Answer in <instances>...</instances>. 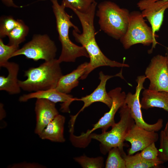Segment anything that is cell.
<instances>
[{"label":"cell","mask_w":168,"mask_h":168,"mask_svg":"<svg viewBox=\"0 0 168 168\" xmlns=\"http://www.w3.org/2000/svg\"><path fill=\"white\" fill-rule=\"evenodd\" d=\"M146 78L145 75L137 77L136 80L137 85L136 87L135 93L133 94L129 92L126 95L125 103L137 125L150 131L157 132L163 127V119H159L155 123L150 124L144 120L142 116L139 96L141 90L145 89L143 87V83Z\"/></svg>","instance_id":"8"},{"label":"cell","mask_w":168,"mask_h":168,"mask_svg":"<svg viewBox=\"0 0 168 168\" xmlns=\"http://www.w3.org/2000/svg\"><path fill=\"white\" fill-rule=\"evenodd\" d=\"M42 166L38 165V164H29V163H21V164H15L13 165L12 167H42Z\"/></svg>","instance_id":"29"},{"label":"cell","mask_w":168,"mask_h":168,"mask_svg":"<svg viewBox=\"0 0 168 168\" xmlns=\"http://www.w3.org/2000/svg\"><path fill=\"white\" fill-rule=\"evenodd\" d=\"M165 135L168 139V121L166 124L165 128L163 130Z\"/></svg>","instance_id":"31"},{"label":"cell","mask_w":168,"mask_h":168,"mask_svg":"<svg viewBox=\"0 0 168 168\" xmlns=\"http://www.w3.org/2000/svg\"><path fill=\"white\" fill-rule=\"evenodd\" d=\"M72 7L81 12H85L95 2V0H66Z\"/></svg>","instance_id":"28"},{"label":"cell","mask_w":168,"mask_h":168,"mask_svg":"<svg viewBox=\"0 0 168 168\" xmlns=\"http://www.w3.org/2000/svg\"><path fill=\"white\" fill-rule=\"evenodd\" d=\"M97 8L96 15L99 19L100 29L113 38L120 40L127 29L130 13L129 11L109 1L101 2Z\"/></svg>","instance_id":"4"},{"label":"cell","mask_w":168,"mask_h":168,"mask_svg":"<svg viewBox=\"0 0 168 168\" xmlns=\"http://www.w3.org/2000/svg\"><path fill=\"white\" fill-rule=\"evenodd\" d=\"M65 119L63 116L58 114L38 135L40 138L55 142H64L65 140L64 136Z\"/></svg>","instance_id":"18"},{"label":"cell","mask_w":168,"mask_h":168,"mask_svg":"<svg viewBox=\"0 0 168 168\" xmlns=\"http://www.w3.org/2000/svg\"><path fill=\"white\" fill-rule=\"evenodd\" d=\"M158 150V158L164 162L168 161V139L163 130L160 135V146Z\"/></svg>","instance_id":"27"},{"label":"cell","mask_w":168,"mask_h":168,"mask_svg":"<svg viewBox=\"0 0 168 168\" xmlns=\"http://www.w3.org/2000/svg\"><path fill=\"white\" fill-rule=\"evenodd\" d=\"M120 109V120L111 127L110 131L99 134L92 133L90 135L91 141L93 139L100 142V150L104 155L113 147H118L120 149H123L125 137L135 124L126 103Z\"/></svg>","instance_id":"5"},{"label":"cell","mask_w":168,"mask_h":168,"mask_svg":"<svg viewBox=\"0 0 168 168\" xmlns=\"http://www.w3.org/2000/svg\"><path fill=\"white\" fill-rule=\"evenodd\" d=\"M142 95L140 101L142 108L148 110L159 108L168 112V92L154 91L145 89Z\"/></svg>","instance_id":"17"},{"label":"cell","mask_w":168,"mask_h":168,"mask_svg":"<svg viewBox=\"0 0 168 168\" xmlns=\"http://www.w3.org/2000/svg\"><path fill=\"white\" fill-rule=\"evenodd\" d=\"M145 76L150 82L148 89L154 91L168 92V58L158 54L151 59Z\"/></svg>","instance_id":"9"},{"label":"cell","mask_w":168,"mask_h":168,"mask_svg":"<svg viewBox=\"0 0 168 168\" xmlns=\"http://www.w3.org/2000/svg\"><path fill=\"white\" fill-rule=\"evenodd\" d=\"M166 56H167V57H168V54H167Z\"/></svg>","instance_id":"32"},{"label":"cell","mask_w":168,"mask_h":168,"mask_svg":"<svg viewBox=\"0 0 168 168\" xmlns=\"http://www.w3.org/2000/svg\"><path fill=\"white\" fill-rule=\"evenodd\" d=\"M18 46L5 44L2 38H0V66L3 67L12 57V54L19 49Z\"/></svg>","instance_id":"25"},{"label":"cell","mask_w":168,"mask_h":168,"mask_svg":"<svg viewBox=\"0 0 168 168\" xmlns=\"http://www.w3.org/2000/svg\"><path fill=\"white\" fill-rule=\"evenodd\" d=\"M64 2L66 7L72 10L80 21L82 28V32L81 33L73 29L72 34L76 41L85 48L90 59L86 72L80 79H85L93 70L100 67H129V66L127 64L108 58L102 52L97 43L94 25L97 2H94L87 11L83 12L71 7L66 0H64Z\"/></svg>","instance_id":"1"},{"label":"cell","mask_w":168,"mask_h":168,"mask_svg":"<svg viewBox=\"0 0 168 168\" xmlns=\"http://www.w3.org/2000/svg\"><path fill=\"white\" fill-rule=\"evenodd\" d=\"M18 19L16 20L11 16H4L0 19V37L2 38L8 36L11 31L18 24Z\"/></svg>","instance_id":"24"},{"label":"cell","mask_w":168,"mask_h":168,"mask_svg":"<svg viewBox=\"0 0 168 168\" xmlns=\"http://www.w3.org/2000/svg\"><path fill=\"white\" fill-rule=\"evenodd\" d=\"M141 12L133 11L130 13L127 31L120 39L125 49L138 44L147 46L152 44V49L157 43L151 27L148 26Z\"/></svg>","instance_id":"6"},{"label":"cell","mask_w":168,"mask_h":168,"mask_svg":"<svg viewBox=\"0 0 168 168\" xmlns=\"http://www.w3.org/2000/svg\"><path fill=\"white\" fill-rule=\"evenodd\" d=\"M57 51L54 41L48 35L36 34L31 40L15 52L12 57L23 55L26 58L35 61L42 59L47 61L55 58Z\"/></svg>","instance_id":"7"},{"label":"cell","mask_w":168,"mask_h":168,"mask_svg":"<svg viewBox=\"0 0 168 168\" xmlns=\"http://www.w3.org/2000/svg\"><path fill=\"white\" fill-rule=\"evenodd\" d=\"M2 2L6 6L14 8L21 7L14 2L13 0H1Z\"/></svg>","instance_id":"30"},{"label":"cell","mask_w":168,"mask_h":168,"mask_svg":"<svg viewBox=\"0 0 168 168\" xmlns=\"http://www.w3.org/2000/svg\"><path fill=\"white\" fill-rule=\"evenodd\" d=\"M3 67L7 69L8 75L6 77L0 76V90L5 91L12 95L19 93L21 88L17 79L19 65L15 62H8Z\"/></svg>","instance_id":"16"},{"label":"cell","mask_w":168,"mask_h":168,"mask_svg":"<svg viewBox=\"0 0 168 168\" xmlns=\"http://www.w3.org/2000/svg\"><path fill=\"white\" fill-rule=\"evenodd\" d=\"M74 159L83 168H101L103 166L104 159L102 156L94 158L83 155L75 157Z\"/></svg>","instance_id":"23"},{"label":"cell","mask_w":168,"mask_h":168,"mask_svg":"<svg viewBox=\"0 0 168 168\" xmlns=\"http://www.w3.org/2000/svg\"><path fill=\"white\" fill-rule=\"evenodd\" d=\"M121 87H118L108 93L112 100V105L109 110L105 113L98 122L93 125L91 129H88L84 133L85 137H89L91 134L98 129H101L102 132H105L115 124V115L118 110L125 104L126 94L124 91L121 92Z\"/></svg>","instance_id":"12"},{"label":"cell","mask_w":168,"mask_h":168,"mask_svg":"<svg viewBox=\"0 0 168 168\" xmlns=\"http://www.w3.org/2000/svg\"><path fill=\"white\" fill-rule=\"evenodd\" d=\"M58 59L45 61L36 68H31L25 72L27 79L19 80L21 89L25 91L35 92L56 88L63 75Z\"/></svg>","instance_id":"3"},{"label":"cell","mask_w":168,"mask_h":168,"mask_svg":"<svg viewBox=\"0 0 168 168\" xmlns=\"http://www.w3.org/2000/svg\"><path fill=\"white\" fill-rule=\"evenodd\" d=\"M52 3V8L54 15L56 29L58 35V39L62 46L60 55L58 59L61 63L62 62H75L80 57L89 58V55L85 48L73 43L70 40L69 30L73 27L77 32H81L76 26L71 21L72 16L65 11V2L63 0L61 4L58 0H50Z\"/></svg>","instance_id":"2"},{"label":"cell","mask_w":168,"mask_h":168,"mask_svg":"<svg viewBox=\"0 0 168 168\" xmlns=\"http://www.w3.org/2000/svg\"><path fill=\"white\" fill-rule=\"evenodd\" d=\"M35 111L36 125L35 132L38 135L59 114L55 103L44 99H37Z\"/></svg>","instance_id":"15"},{"label":"cell","mask_w":168,"mask_h":168,"mask_svg":"<svg viewBox=\"0 0 168 168\" xmlns=\"http://www.w3.org/2000/svg\"><path fill=\"white\" fill-rule=\"evenodd\" d=\"M158 138V134L156 132L147 130L134 124L125 139L131 144V147L128 151V155H133L142 150L152 143L156 142Z\"/></svg>","instance_id":"13"},{"label":"cell","mask_w":168,"mask_h":168,"mask_svg":"<svg viewBox=\"0 0 168 168\" xmlns=\"http://www.w3.org/2000/svg\"><path fill=\"white\" fill-rule=\"evenodd\" d=\"M88 63L86 62L81 64L70 73L62 75L56 88L61 92L68 94L70 93L73 88L78 85L79 80L86 72Z\"/></svg>","instance_id":"19"},{"label":"cell","mask_w":168,"mask_h":168,"mask_svg":"<svg viewBox=\"0 0 168 168\" xmlns=\"http://www.w3.org/2000/svg\"><path fill=\"white\" fill-rule=\"evenodd\" d=\"M123 149L118 147L110 149L106 161V168H126L125 161L122 155Z\"/></svg>","instance_id":"22"},{"label":"cell","mask_w":168,"mask_h":168,"mask_svg":"<svg viewBox=\"0 0 168 168\" xmlns=\"http://www.w3.org/2000/svg\"><path fill=\"white\" fill-rule=\"evenodd\" d=\"M122 155L125 161L126 168H157L164 163L162 161L150 162L145 161L141 157L140 153L134 155H126L123 151Z\"/></svg>","instance_id":"20"},{"label":"cell","mask_w":168,"mask_h":168,"mask_svg":"<svg viewBox=\"0 0 168 168\" xmlns=\"http://www.w3.org/2000/svg\"><path fill=\"white\" fill-rule=\"evenodd\" d=\"M119 77L124 78L122 74V71L114 75H105L102 71L99 73V79L100 82L97 88L91 94L82 97L81 98H75L74 101L79 100L83 102V105L78 112L74 115L71 116V124L74 125L76 119L79 114L86 108L94 103L101 102L105 104L109 108L112 105V100L111 98L106 92L105 86L107 81L109 79L114 77Z\"/></svg>","instance_id":"11"},{"label":"cell","mask_w":168,"mask_h":168,"mask_svg":"<svg viewBox=\"0 0 168 168\" xmlns=\"http://www.w3.org/2000/svg\"><path fill=\"white\" fill-rule=\"evenodd\" d=\"M33 98L44 99L55 103L62 102L60 110L63 112L69 113V106L75 99L72 95L61 92L54 88L23 95L19 97V100L21 102H25Z\"/></svg>","instance_id":"14"},{"label":"cell","mask_w":168,"mask_h":168,"mask_svg":"<svg viewBox=\"0 0 168 168\" xmlns=\"http://www.w3.org/2000/svg\"><path fill=\"white\" fill-rule=\"evenodd\" d=\"M143 18L149 22L154 35L162 23L164 13L168 8V0H140L137 4Z\"/></svg>","instance_id":"10"},{"label":"cell","mask_w":168,"mask_h":168,"mask_svg":"<svg viewBox=\"0 0 168 168\" xmlns=\"http://www.w3.org/2000/svg\"><path fill=\"white\" fill-rule=\"evenodd\" d=\"M18 25L9 33L7 36L9 45L19 47V44L23 42L29 32V27L21 20L18 19Z\"/></svg>","instance_id":"21"},{"label":"cell","mask_w":168,"mask_h":168,"mask_svg":"<svg viewBox=\"0 0 168 168\" xmlns=\"http://www.w3.org/2000/svg\"><path fill=\"white\" fill-rule=\"evenodd\" d=\"M140 154L143 159L147 161H162L158 158V150L156 147L155 142H153L141 150Z\"/></svg>","instance_id":"26"}]
</instances>
